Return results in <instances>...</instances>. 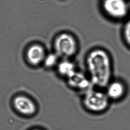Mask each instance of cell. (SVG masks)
<instances>
[{
    "label": "cell",
    "instance_id": "cell-7",
    "mask_svg": "<svg viewBox=\"0 0 130 130\" xmlns=\"http://www.w3.org/2000/svg\"><path fill=\"white\" fill-rule=\"evenodd\" d=\"M45 56L44 48L38 44L31 46L27 53L28 63L34 66H37L43 62Z\"/></svg>",
    "mask_w": 130,
    "mask_h": 130
},
{
    "label": "cell",
    "instance_id": "cell-2",
    "mask_svg": "<svg viewBox=\"0 0 130 130\" xmlns=\"http://www.w3.org/2000/svg\"><path fill=\"white\" fill-rule=\"evenodd\" d=\"M109 101L110 99L106 92L99 89L91 88L85 93L83 98V105L90 112L100 113L107 109Z\"/></svg>",
    "mask_w": 130,
    "mask_h": 130
},
{
    "label": "cell",
    "instance_id": "cell-12",
    "mask_svg": "<svg viewBox=\"0 0 130 130\" xmlns=\"http://www.w3.org/2000/svg\"><path fill=\"white\" fill-rule=\"evenodd\" d=\"M128 3L130 11V0H128Z\"/></svg>",
    "mask_w": 130,
    "mask_h": 130
},
{
    "label": "cell",
    "instance_id": "cell-8",
    "mask_svg": "<svg viewBox=\"0 0 130 130\" xmlns=\"http://www.w3.org/2000/svg\"><path fill=\"white\" fill-rule=\"evenodd\" d=\"M106 87V93L110 100H119L125 95V85L120 81H115L109 83Z\"/></svg>",
    "mask_w": 130,
    "mask_h": 130
},
{
    "label": "cell",
    "instance_id": "cell-13",
    "mask_svg": "<svg viewBox=\"0 0 130 130\" xmlns=\"http://www.w3.org/2000/svg\"><path fill=\"white\" fill-rule=\"evenodd\" d=\"M41 130V129H34V130Z\"/></svg>",
    "mask_w": 130,
    "mask_h": 130
},
{
    "label": "cell",
    "instance_id": "cell-10",
    "mask_svg": "<svg viewBox=\"0 0 130 130\" xmlns=\"http://www.w3.org/2000/svg\"><path fill=\"white\" fill-rule=\"evenodd\" d=\"M123 41L130 49V18L126 21L122 29Z\"/></svg>",
    "mask_w": 130,
    "mask_h": 130
},
{
    "label": "cell",
    "instance_id": "cell-6",
    "mask_svg": "<svg viewBox=\"0 0 130 130\" xmlns=\"http://www.w3.org/2000/svg\"><path fill=\"white\" fill-rule=\"evenodd\" d=\"M68 84L70 87L79 92H86L93 86L88 76L81 72L76 71L67 79Z\"/></svg>",
    "mask_w": 130,
    "mask_h": 130
},
{
    "label": "cell",
    "instance_id": "cell-3",
    "mask_svg": "<svg viewBox=\"0 0 130 130\" xmlns=\"http://www.w3.org/2000/svg\"><path fill=\"white\" fill-rule=\"evenodd\" d=\"M102 5L105 14L115 21L125 19L130 12L128 0H103Z\"/></svg>",
    "mask_w": 130,
    "mask_h": 130
},
{
    "label": "cell",
    "instance_id": "cell-5",
    "mask_svg": "<svg viewBox=\"0 0 130 130\" xmlns=\"http://www.w3.org/2000/svg\"><path fill=\"white\" fill-rule=\"evenodd\" d=\"M12 104L16 111L23 116H32L37 111L35 102L26 95H17L13 99Z\"/></svg>",
    "mask_w": 130,
    "mask_h": 130
},
{
    "label": "cell",
    "instance_id": "cell-9",
    "mask_svg": "<svg viewBox=\"0 0 130 130\" xmlns=\"http://www.w3.org/2000/svg\"><path fill=\"white\" fill-rule=\"evenodd\" d=\"M57 68L60 75L66 79L76 71L74 63L68 59H64L59 62L57 65Z\"/></svg>",
    "mask_w": 130,
    "mask_h": 130
},
{
    "label": "cell",
    "instance_id": "cell-4",
    "mask_svg": "<svg viewBox=\"0 0 130 130\" xmlns=\"http://www.w3.org/2000/svg\"><path fill=\"white\" fill-rule=\"evenodd\" d=\"M54 47L58 56L67 58L75 54L77 49V43L72 35L63 33L59 35L55 39Z\"/></svg>",
    "mask_w": 130,
    "mask_h": 130
},
{
    "label": "cell",
    "instance_id": "cell-1",
    "mask_svg": "<svg viewBox=\"0 0 130 130\" xmlns=\"http://www.w3.org/2000/svg\"><path fill=\"white\" fill-rule=\"evenodd\" d=\"M112 60L109 54L104 49H98L89 54L86 60L88 76L93 86L106 87L110 83Z\"/></svg>",
    "mask_w": 130,
    "mask_h": 130
},
{
    "label": "cell",
    "instance_id": "cell-11",
    "mask_svg": "<svg viewBox=\"0 0 130 130\" xmlns=\"http://www.w3.org/2000/svg\"><path fill=\"white\" fill-rule=\"evenodd\" d=\"M58 55L56 54H51L47 55L44 58V65L46 67L48 68H52L58 64Z\"/></svg>",
    "mask_w": 130,
    "mask_h": 130
}]
</instances>
